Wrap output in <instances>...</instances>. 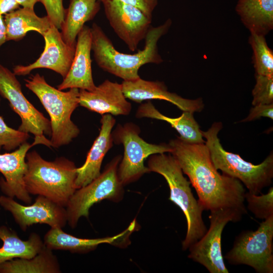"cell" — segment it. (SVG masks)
Wrapping results in <instances>:
<instances>
[{
	"label": "cell",
	"instance_id": "cell-1",
	"mask_svg": "<svg viewBox=\"0 0 273 273\" xmlns=\"http://www.w3.org/2000/svg\"><path fill=\"white\" fill-rule=\"evenodd\" d=\"M170 153L189 178L204 210L231 209L243 215L247 213L245 189L238 179L221 174L213 165L205 143H187L178 137L171 140Z\"/></svg>",
	"mask_w": 273,
	"mask_h": 273
},
{
	"label": "cell",
	"instance_id": "cell-2",
	"mask_svg": "<svg viewBox=\"0 0 273 273\" xmlns=\"http://www.w3.org/2000/svg\"><path fill=\"white\" fill-rule=\"evenodd\" d=\"M171 24L172 21L169 18L158 26H151L145 38L144 49L137 53L128 54L117 51L102 28L94 23L90 29L92 51L95 60L104 71L123 81L136 79L140 77L138 72L143 65L163 62L158 52V42L167 33Z\"/></svg>",
	"mask_w": 273,
	"mask_h": 273
},
{
	"label": "cell",
	"instance_id": "cell-3",
	"mask_svg": "<svg viewBox=\"0 0 273 273\" xmlns=\"http://www.w3.org/2000/svg\"><path fill=\"white\" fill-rule=\"evenodd\" d=\"M24 180L28 193L44 196L66 207L77 190L75 163L63 157L49 161L35 150L27 153Z\"/></svg>",
	"mask_w": 273,
	"mask_h": 273
},
{
	"label": "cell",
	"instance_id": "cell-4",
	"mask_svg": "<svg viewBox=\"0 0 273 273\" xmlns=\"http://www.w3.org/2000/svg\"><path fill=\"white\" fill-rule=\"evenodd\" d=\"M147 167L150 172H156L165 179L170 190L169 199L178 206L185 215L187 230L181 243L183 250L199 240L207 229L203 220L204 209L192 192L190 181L184 173L176 159L170 153L150 156Z\"/></svg>",
	"mask_w": 273,
	"mask_h": 273
},
{
	"label": "cell",
	"instance_id": "cell-5",
	"mask_svg": "<svg viewBox=\"0 0 273 273\" xmlns=\"http://www.w3.org/2000/svg\"><path fill=\"white\" fill-rule=\"evenodd\" d=\"M25 86L39 99L51 118V147L67 145L80 133L71 120L73 111L79 105V91L72 88L63 92L50 85L39 73L25 79Z\"/></svg>",
	"mask_w": 273,
	"mask_h": 273
},
{
	"label": "cell",
	"instance_id": "cell-6",
	"mask_svg": "<svg viewBox=\"0 0 273 273\" xmlns=\"http://www.w3.org/2000/svg\"><path fill=\"white\" fill-rule=\"evenodd\" d=\"M222 123L215 122L206 131H202L205 144L211 161L217 170L240 180L248 192L258 195L269 186L273 178V153L271 152L260 164L254 165L242 159L238 154L224 150L218 138Z\"/></svg>",
	"mask_w": 273,
	"mask_h": 273
},
{
	"label": "cell",
	"instance_id": "cell-7",
	"mask_svg": "<svg viewBox=\"0 0 273 273\" xmlns=\"http://www.w3.org/2000/svg\"><path fill=\"white\" fill-rule=\"evenodd\" d=\"M121 159L120 156L115 157L97 178L74 192L66 207L67 222L71 228H75L81 217H88L94 204L105 199L114 202L122 199L124 186L118 173Z\"/></svg>",
	"mask_w": 273,
	"mask_h": 273
},
{
	"label": "cell",
	"instance_id": "cell-8",
	"mask_svg": "<svg viewBox=\"0 0 273 273\" xmlns=\"http://www.w3.org/2000/svg\"><path fill=\"white\" fill-rule=\"evenodd\" d=\"M140 128L131 122L118 124L112 132L113 143L121 144L124 147L123 156L118 168L119 179L124 186L135 182L150 172L144 164L150 156L172 151L169 144L148 143L140 136Z\"/></svg>",
	"mask_w": 273,
	"mask_h": 273
},
{
	"label": "cell",
	"instance_id": "cell-9",
	"mask_svg": "<svg viewBox=\"0 0 273 273\" xmlns=\"http://www.w3.org/2000/svg\"><path fill=\"white\" fill-rule=\"evenodd\" d=\"M273 216L263 220L256 231L238 235L224 258L230 264H245L258 273L273 272Z\"/></svg>",
	"mask_w": 273,
	"mask_h": 273
},
{
	"label": "cell",
	"instance_id": "cell-10",
	"mask_svg": "<svg viewBox=\"0 0 273 273\" xmlns=\"http://www.w3.org/2000/svg\"><path fill=\"white\" fill-rule=\"evenodd\" d=\"M0 95L9 102L11 109L20 117L18 130L34 135L32 146L43 145L51 147L44 134L51 135L50 120L37 110L23 95L21 85L13 72L0 64Z\"/></svg>",
	"mask_w": 273,
	"mask_h": 273
},
{
	"label": "cell",
	"instance_id": "cell-11",
	"mask_svg": "<svg viewBox=\"0 0 273 273\" xmlns=\"http://www.w3.org/2000/svg\"><path fill=\"white\" fill-rule=\"evenodd\" d=\"M243 215L231 209L210 211V225L205 234L188 248V258L204 266L210 273H228L221 250L223 229L230 221H239Z\"/></svg>",
	"mask_w": 273,
	"mask_h": 273
},
{
	"label": "cell",
	"instance_id": "cell-12",
	"mask_svg": "<svg viewBox=\"0 0 273 273\" xmlns=\"http://www.w3.org/2000/svg\"><path fill=\"white\" fill-rule=\"evenodd\" d=\"M102 3L114 32L130 51L136 50L145 38L152 19L138 8L119 0H104Z\"/></svg>",
	"mask_w": 273,
	"mask_h": 273
},
{
	"label": "cell",
	"instance_id": "cell-13",
	"mask_svg": "<svg viewBox=\"0 0 273 273\" xmlns=\"http://www.w3.org/2000/svg\"><path fill=\"white\" fill-rule=\"evenodd\" d=\"M0 205L11 213L23 231L36 223L62 229L67 222L66 207L41 195H38L33 204L26 206L17 202L13 198L2 195Z\"/></svg>",
	"mask_w": 273,
	"mask_h": 273
},
{
	"label": "cell",
	"instance_id": "cell-14",
	"mask_svg": "<svg viewBox=\"0 0 273 273\" xmlns=\"http://www.w3.org/2000/svg\"><path fill=\"white\" fill-rule=\"evenodd\" d=\"M59 30L52 24L43 36L45 46L40 57L28 65L15 66L13 73L16 75L25 76L34 69L46 68L57 72L64 78L72 64L75 46L65 43Z\"/></svg>",
	"mask_w": 273,
	"mask_h": 273
},
{
	"label": "cell",
	"instance_id": "cell-15",
	"mask_svg": "<svg viewBox=\"0 0 273 273\" xmlns=\"http://www.w3.org/2000/svg\"><path fill=\"white\" fill-rule=\"evenodd\" d=\"M122 90L126 99L137 103L154 99L170 102L182 111L201 112L204 105L201 98L185 99L167 89L164 83L148 81L141 77L130 81H123Z\"/></svg>",
	"mask_w": 273,
	"mask_h": 273
},
{
	"label": "cell",
	"instance_id": "cell-16",
	"mask_svg": "<svg viewBox=\"0 0 273 273\" xmlns=\"http://www.w3.org/2000/svg\"><path fill=\"white\" fill-rule=\"evenodd\" d=\"M121 83L106 79L91 91L79 89V105L102 115H127L131 104L126 100Z\"/></svg>",
	"mask_w": 273,
	"mask_h": 273
},
{
	"label": "cell",
	"instance_id": "cell-17",
	"mask_svg": "<svg viewBox=\"0 0 273 273\" xmlns=\"http://www.w3.org/2000/svg\"><path fill=\"white\" fill-rule=\"evenodd\" d=\"M32 144L25 142L10 153L0 154V172L5 178H0V189L5 195L16 197L29 204L32 202L27 191L24 177L27 170L26 155Z\"/></svg>",
	"mask_w": 273,
	"mask_h": 273
},
{
	"label": "cell",
	"instance_id": "cell-18",
	"mask_svg": "<svg viewBox=\"0 0 273 273\" xmlns=\"http://www.w3.org/2000/svg\"><path fill=\"white\" fill-rule=\"evenodd\" d=\"M136 228V222L134 219L121 233L113 237L97 239L77 238L65 233L62 228H51L45 235L43 243L51 250H63L77 253H87L94 251L102 244L125 247L130 243L129 237Z\"/></svg>",
	"mask_w": 273,
	"mask_h": 273
},
{
	"label": "cell",
	"instance_id": "cell-19",
	"mask_svg": "<svg viewBox=\"0 0 273 273\" xmlns=\"http://www.w3.org/2000/svg\"><path fill=\"white\" fill-rule=\"evenodd\" d=\"M91 51V29L84 25L77 37L70 68L63 81L58 85V89L76 88L91 91L96 88L92 75Z\"/></svg>",
	"mask_w": 273,
	"mask_h": 273
},
{
	"label": "cell",
	"instance_id": "cell-20",
	"mask_svg": "<svg viewBox=\"0 0 273 273\" xmlns=\"http://www.w3.org/2000/svg\"><path fill=\"white\" fill-rule=\"evenodd\" d=\"M99 134L87 153L84 164L77 168L76 189L84 187L101 174L103 160L113 146L112 129L115 119L110 114L102 115Z\"/></svg>",
	"mask_w": 273,
	"mask_h": 273
},
{
	"label": "cell",
	"instance_id": "cell-21",
	"mask_svg": "<svg viewBox=\"0 0 273 273\" xmlns=\"http://www.w3.org/2000/svg\"><path fill=\"white\" fill-rule=\"evenodd\" d=\"M235 11L250 33L265 36L273 29V0H238Z\"/></svg>",
	"mask_w": 273,
	"mask_h": 273
},
{
	"label": "cell",
	"instance_id": "cell-22",
	"mask_svg": "<svg viewBox=\"0 0 273 273\" xmlns=\"http://www.w3.org/2000/svg\"><path fill=\"white\" fill-rule=\"evenodd\" d=\"M4 21L7 41H19L31 31L43 36L52 25L47 16L39 17L34 9L23 7L5 14Z\"/></svg>",
	"mask_w": 273,
	"mask_h": 273
},
{
	"label": "cell",
	"instance_id": "cell-23",
	"mask_svg": "<svg viewBox=\"0 0 273 273\" xmlns=\"http://www.w3.org/2000/svg\"><path fill=\"white\" fill-rule=\"evenodd\" d=\"M177 118H171L161 113L150 101L140 105L136 112L137 118H149L165 121L169 123L179 134L183 141L193 144L205 143L202 130L194 117V113L183 111Z\"/></svg>",
	"mask_w": 273,
	"mask_h": 273
},
{
	"label": "cell",
	"instance_id": "cell-24",
	"mask_svg": "<svg viewBox=\"0 0 273 273\" xmlns=\"http://www.w3.org/2000/svg\"><path fill=\"white\" fill-rule=\"evenodd\" d=\"M99 0H70L66 9L61 35L65 43L75 46L77 37L84 24L92 20L100 10Z\"/></svg>",
	"mask_w": 273,
	"mask_h": 273
},
{
	"label": "cell",
	"instance_id": "cell-25",
	"mask_svg": "<svg viewBox=\"0 0 273 273\" xmlns=\"http://www.w3.org/2000/svg\"><path fill=\"white\" fill-rule=\"evenodd\" d=\"M44 246L40 236L31 234L26 241L6 226H0V264L15 258L30 259L39 253Z\"/></svg>",
	"mask_w": 273,
	"mask_h": 273
},
{
	"label": "cell",
	"instance_id": "cell-26",
	"mask_svg": "<svg viewBox=\"0 0 273 273\" xmlns=\"http://www.w3.org/2000/svg\"><path fill=\"white\" fill-rule=\"evenodd\" d=\"M52 250L44 246L30 259L15 258L0 264V273H59L60 267Z\"/></svg>",
	"mask_w": 273,
	"mask_h": 273
},
{
	"label": "cell",
	"instance_id": "cell-27",
	"mask_svg": "<svg viewBox=\"0 0 273 273\" xmlns=\"http://www.w3.org/2000/svg\"><path fill=\"white\" fill-rule=\"evenodd\" d=\"M248 42L253 51L255 74L273 76V52L268 47L265 36L250 33Z\"/></svg>",
	"mask_w": 273,
	"mask_h": 273
},
{
	"label": "cell",
	"instance_id": "cell-28",
	"mask_svg": "<svg viewBox=\"0 0 273 273\" xmlns=\"http://www.w3.org/2000/svg\"><path fill=\"white\" fill-rule=\"evenodd\" d=\"M247 208L255 216L265 220L273 216V187L265 194L258 195L248 192L245 194Z\"/></svg>",
	"mask_w": 273,
	"mask_h": 273
},
{
	"label": "cell",
	"instance_id": "cell-29",
	"mask_svg": "<svg viewBox=\"0 0 273 273\" xmlns=\"http://www.w3.org/2000/svg\"><path fill=\"white\" fill-rule=\"evenodd\" d=\"M29 135L10 127L0 116V149L7 151L16 150L23 143L27 142Z\"/></svg>",
	"mask_w": 273,
	"mask_h": 273
},
{
	"label": "cell",
	"instance_id": "cell-30",
	"mask_svg": "<svg viewBox=\"0 0 273 273\" xmlns=\"http://www.w3.org/2000/svg\"><path fill=\"white\" fill-rule=\"evenodd\" d=\"M255 77L252 105L273 103V76L255 74Z\"/></svg>",
	"mask_w": 273,
	"mask_h": 273
},
{
	"label": "cell",
	"instance_id": "cell-31",
	"mask_svg": "<svg viewBox=\"0 0 273 273\" xmlns=\"http://www.w3.org/2000/svg\"><path fill=\"white\" fill-rule=\"evenodd\" d=\"M44 7L51 23L58 29H61L64 22L66 9L63 6V0H38Z\"/></svg>",
	"mask_w": 273,
	"mask_h": 273
},
{
	"label": "cell",
	"instance_id": "cell-32",
	"mask_svg": "<svg viewBox=\"0 0 273 273\" xmlns=\"http://www.w3.org/2000/svg\"><path fill=\"white\" fill-rule=\"evenodd\" d=\"M273 119V103L270 104H259L253 106L250 109L249 115L241 122H248L261 117Z\"/></svg>",
	"mask_w": 273,
	"mask_h": 273
},
{
	"label": "cell",
	"instance_id": "cell-33",
	"mask_svg": "<svg viewBox=\"0 0 273 273\" xmlns=\"http://www.w3.org/2000/svg\"><path fill=\"white\" fill-rule=\"evenodd\" d=\"M126 4L134 6L141 10L150 19L157 7L158 0H119Z\"/></svg>",
	"mask_w": 273,
	"mask_h": 273
},
{
	"label": "cell",
	"instance_id": "cell-34",
	"mask_svg": "<svg viewBox=\"0 0 273 273\" xmlns=\"http://www.w3.org/2000/svg\"><path fill=\"white\" fill-rule=\"evenodd\" d=\"M19 6L15 0H0V15H5L19 8Z\"/></svg>",
	"mask_w": 273,
	"mask_h": 273
},
{
	"label": "cell",
	"instance_id": "cell-35",
	"mask_svg": "<svg viewBox=\"0 0 273 273\" xmlns=\"http://www.w3.org/2000/svg\"><path fill=\"white\" fill-rule=\"evenodd\" d=\"M7 41L4 16L0 15V48Z\"/></svg>",
	"mask_w": 273,
	"mask_h": 273
},
{
	"label": "cell",
	"instance_id": "cell-36",
	"mask_svg": "<svg viewBox=\"0 0 273 273\" xmlns=\"http://www.w3.org/2000/svg\"><path fill=\"white\" fill-rule=\"evenodd\" d=\"M20 6L23 8L34 9L35 4L38 2V0H15Z\"/></svg>",
	"mask_w": 273,
	"mask_h": 273
},
{
	"label": "cell",
	"instance_id": "cell-37",
	"mask_svg": "<svg viewBox=\"0 0 273 273\" xmlns=\"http://www.w3.org/2000/svg\"><path fill=\"white\" fill-rule=\"evenodd\" d=\"M102 3L104 0H99Z\"/></svg>",
	"mask_w": 273,
	"mask_h": 273
}]
</instances>
